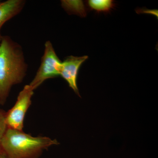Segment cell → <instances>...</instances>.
Instances as JSON below:
<instances>
[{
    "label": "cell",
    "mask_w": 158,
    "mask_h": 158,
    "mask_svg": "<svg viewBox=\"0 0 158 158\" xmlns=\"http://www.w3.org/2000/svg\"><path fill=\"white\" fill-rule=\"evenodd\" d=\"M34 90L30 85H26L19 94L15 104L6 112V121L7 128L23 131L24 119L31 104Z\"/></svg>",
    "instance_id": "obj_4"
},
{
    "label": "cell",
    "mask_w": 158,
    "mask_h": 158,
    "mask_svg": "<svg viewBox=\"0 0 158 158\" xmlns=\"http://www.w3.org/2000/svg\"><path fill=\"white\" fill-rule=\"evenodd\" d=\"M62 65V62L56 53L52 42L47 40L44 44L40 65L29 85L35 90L46 80L60 76Z\"/></svg>",
    "instance_id": "obj_3"
},
{
    "label": "cell",
    "mask_w": 158,
    "mask_h": 158,
    "mask_svg": "<svg viewBox=\"0 0 158 158\" xmlns=\"http://www.w3.org/2000/svg\"><path fill=\"white\" fill-rule=\"evenodd\" d=\"M6 113L4 110L0 109V156L3 154L1 148V141L7 128L6 121Z\"/></svg>",
    "instance_id": "obj_9"
},
{
    "label": "cell",
    "mask_w": 158,
    "mask_h": 158,
    "mask_svg": "<svg viewBox=\"0 0 158 158\" xmlns=\"http://www.w3.org/2000/svg\"><path fill=\"white\" fill-rule=\"evenodd\" d=\"M88 4L91 9L98 11H109L114 6L113 1L110 0H90Z\"/></svg>",
    "instance_id": "obj_8"
},
{
    "label": "cell",
    "mask_w": 158,
    "mask_h": 158,
    "mask_svg": "<svg viewBox=\"0 0 158 158\" xmlns=\"http://www.w3.org/2000/svg\"><path fill=\"white\" fill-rule=\"evenodd\" d=\"M61 6L68 14L76 15L81 17H85L86 11L84 4L81 1H61Z\"/></svg>",
    "instance_id": "obj_7"
},
{
    "label": "cell",
    "mask_w": 158,
    "mask_h": 158,
    "mask_svg": "<svg viewBox=\"0 0 158 158\" xmlns=\"http://www.w3.org/2000/svg\"><path fill=\"white\" fill-rule=\"evenodd\" d=\"M59 143L47 137H33L23 131L7 128L1 141L3 153L8 158H38L44 150Z\"/></svg>",
    "instance_id": "obj_2"
},
{
    "label": "cell",
    "mask_w": 158,
    "mask_h": 158,
    "mask_svg": "<svg viewBox=\"0 0 158 158\" xmlns=\"http://www.w3.org/2000/svg\"><path fill=\"white\" fill-rule=\"evenodd\" d=\"M87 56H70L66 57L62 62L60 76L68 83L69 85L76 94L80 96L77 85V77L80 67L88 59Z\"/></svg>",
    "instance_id": "obj_5"
},
{
    "label": "cell",
    "mask_w": 158,
    "mask_h": 158,
    "mask_svg": "<svg viewBox=\"0 0 158 158\" xmlns=\"http://www.w3.org/2000/svg\"><path fill=\"white\" fill-rule=\"evenodd\" d=\"M0 158H8L7 156H6L4 154H2V155L0 156Z\"/></svg>",
    "instance_id": "obj_10"
},
{
    "label": "cell",
    "mask_w": 158,
    "mask_h": 158,
    "mask_svg": "<svg viewBox=\"0 0 158 158\" xmlns=\"http://www.w3.org/2000/svg\"><path fill=\"white\" fill-rule=\"evenodd\" d=\"M26 2L25 0L0 1V43L3 37L2 34L3 25L20 14L25 6Z\"/></svg>",
    "instance_id": "obj_6"
},
{
    "label": "cell",
    "mask_w": 158,
    "mask_h": 158,
    "mask_svg": "<svg viewBox=\"0 0 158 158\" xmlns=\"http://www.w3.org/2000/svg\"><path fill=\"white\" fill-rule=\"evenodd\" d=\"M28 65L22 46L10 36L0 43V105L4 106L14 85L22 83Z\"/></svg>",
    "instance_id": "obj_1"
}]
</instances>
